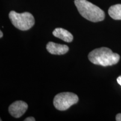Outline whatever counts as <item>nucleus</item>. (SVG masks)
I'll use <instances>...</instances> for the list:
<instances>
[{"label":"nucleus","mask_w":121,"mask_h":121,"mask_svg":"<svg viewBox=\"0 0 121 121\" xmlns=\"http://www.w3.org/2000/svg\"><path fill=\"white\" fill-rule=\"evenodd\" d=\"M2 37H3V33L1 30V31H0V38H2Z\"/></svg>","instance_id":"nucleus-12"},{"label":"nucleus","mask_w":121,"mask_h":121,"mask_svg":"<svg viewBox=\"0 0 121 121\" xmlns=\"http://www.w3.org/2000/svg\"><path fill=\"white\" fill-rule=\"evenodd\" d=\"M117 81L118 84L121 86V76H119L118 78H117Z\"/></svg>","instance_id":"nucleus-11"},{"label":"nucleus","mask_w":121,"mask_h":121,"mask_svg":"<svg viewBox=\"0 0 121 121\" xmlns=\"http://www.w3.org/2000/svg\"><path fill=\"white\" fill-rule=\"evenodd\" d=\"M108 14L112 19L121 20V4L112 6L108 10Z\"/></svg>","instance_id":"nucleus-8"},{"label":"nucleus","mask_w":121,"mask_h":121,"mask_svg":"<svg viewBox=\"0 0 121 121\" xmlns=\"http://www.w3.org/2000/svg\"><path fill=\"white\" fill-rule=\"evenodd\" d=\"M74 3L80 14L87 20L96 22L105 19L103 10L87 0H75Z\"/></svg>","instance_id":"nucleus-2"},{"label":"nucleus","mask_w":121,"mask_h":121,"mask_svg":"<svg viewBox=\"0 0 121 121\" xmlns=\"http://www.w3.org/2000/svg\"><path fill=\"white\" fill-rule=\"evenodd\" d=\"M88 58L93 64L106 67L117 64L120 60V56L109 48L101 47L89 53Z\"/></svg>","instance_id":"nucleus-1"},{"label":"nucleus","mask_w":121,"mask_h":121,"mask_svg":"<svg viewBox=\"0 0 121 121\" xmlns=\"http://www.w3.org/2000/svg\"><path fill=\"white\" fill-rule=\"evenodd\" d=\"M46 49L49 53L55 55H62L69 52V47L67 45L60 44L52 42H48Z\"/></svg>","instance_id":"nucleus-6"},{"label":"nucleus","mask_w":121,"mask_h":121,"mask_svg":"<svg viewBox=\"0 0 121 121\" xmlns=\"http://www.w3.org/2000/svg\"><path fill=\"white\" fill-rule=\"evenodd\" d=\"M24 121H35V119L34 117H27L26 118H25L24 119Z\"/></svg>","instance_id":"nucleus-9"},{"label":"nucleus","mask_w":121,"mask_h":121,"mask_svg":"<svg viewBox=\"0 0 121 121\" xmlns=\"http://www.w3.org/2000/svg\"><path fill=\"white\" fill-rule=\"evenodd\" d=\"M9 18L13 26L22 31L30 29L35 24L34 16L28 12L20 13L11 11L9 13Z\"/></svg>","instance_id":"nucleus-3"},{"label":"nucleus","mask_w":121,"mask_h":121,"mask_svg":"<svg viewBox=\"0 0 121 121\" xmlns=\"http://www.w3.org/2000/svg\"><path fill=\"white\" fill-rule=\"evenodd\" d=\"M116 120L117 121H121V113H118L116 117Z\"/></svg>","instance_id":"nucleus-10"},{"label":"nucleus","mask_w":121,"mask_h":121,"mask_svg":"<svg viewBox=\"0 0 121 121\" xmlns=\"http://www.w3.org/2000/svg\"><path fill=\"white\" fill-rule=\"evenodd\" d=\"M78 102V96L70 92H64L57 94L53 99V105L57 110L64 111Z\"/></svg>","instance_id":"nucleus-4"},{"label":"nucleus","mask_w":121,"mask_h":121,"mask_svg":"<svg viewBox=\"0 0 121 121\" xmlns=\"http://www.w3.org/2000/svg\"><path fill=\"white\" fill-rule=\"evenodd\" d=\"M52 34L55 37L58 38L65 42L70 43L73 40V37L72 34L67 30L61 28H56L53 31Z\"/></svg>","instance_id":"nucleus-7"},{"label":"nucleus","mask_w":121,"mask_h":121,"mask_svg":"<svg viewBox=\"0 0 121 121\" xmlns=\"http://www.w3.org/2000/svg\"><path fill=\"white\" fill-rule=\"evenodd\" d=\"M28 108V105L26 102L22 100H17L9 106V112L13 117L18 118L26 112Z\"/></svg>","instance_id":"nucleus-5"}]
</instances>
